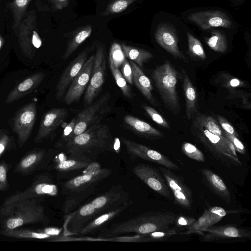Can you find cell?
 <instances>
[{"instance_id": "cell-1", "label": "cell", "mask_w": 251, "mask_h": 251, "mask_svg": "<svg viewBox=\"0 0 251 251\" xmlns=\"http://www.w3.org/2000/svg\"><path fill=\"white\" fill-rule=\"evenodd\" d=\"M176 216L169 211L148 212L113 225L105 233L108 236L127 233L146 234L170 227Z\"/></svg>"}, {"instance_id": "cell-2", "label": "cell", "mask_w": 251, "mask_h": 251, "mask_svg": "<svg viewBox=\"0 0 251 251\" xmlns=\"http://www.w3.org/2000/svg\"><path fill=\"white\" fill-rule=\"evenodd\" d=\"M0 214L5 217L3 229H12L25 225L48 220L45 214L44 207L37 198L3 206Z\"/></svg>"}, {"instance_id": "cell-3", "label": "cell", "mask_w": 251, "mask_h": 251, "mask_svg": "<svg viewBox=\"0 0 251 251\" xmlns=\"http://www.w3.org/2000/svg\"><path fill=\"white\" fill-rule=\"evenodd\" d=\"M110 137L108 127L99 123L66 141L60 148L64 149L68 154H82L94 149L106 147L109 143Z\"/></svg>"}, {"instance_id": "cell-4", "label": "cell", "mask_w": 251, "mask_h": 251, "mask_svg": "<svg viewBox=\"0 0 251 251\" xmlns=\"http://www.w3.org/2000/svg\"><path fill=\"white\" fill-rule=\"evenodd\" d=\"M200 130L199 138L214 156L223 164L228 166H240L236 151L226 137L215 135L197 124Z\"/></svg>"}, {"instance_id": "cell-5", "label": "cell", "mask_w": 251, "mask_h": 251, "mask_svg": "<svg viewBox=\"0 0 251 251\" xmlns=\"http://www.w3.org/2000/svg\"><path fill=\"white\" fill-rule=\"evenodd\" d=\"M152 77L165 104L172 110L176 109L177 73L175 68L166 61L152 72Z\"/></svg>"}, {"instance_id": "cell-6", "label": "cell", "mask_w": 251, "mask_h": 251, "mask_svg": "<svg viewBox=\"0 0 251 251\" xmlns=\"http://www.w3.org/2000/svg\"><path fill=\"white\" fill-rule=\"evenodd\" d=\"M110 96L108 92L105 93L76 115V123L72 132L63 142L56 147L60 148L66 141L81 134L89 127L99 124L110 109L107 105Z\"/></svg>"}, {"instance_id": "cell-7", "label": "cell", "mask_w": 251, "mask_h": 251, "mask_svg": "<svg viewBox=\"0 0 251 251\" xmlns=\"http://www.w3.org/2000/svg\"><path fill=\"white\" fill-rule=\"evenodd\" d=\"M36 16L34 11H30L18 26V41L22 53L32 58L34 49L42 45V40L37 32Z\"/></svg>"}, {"instance_id": "cell-8", "label": "cell", "mask_w": 251, "mask_h": 251, "mask_svg": "<svg viewBox=\"0 0 251 251\" xmlns=\"http://www.w3.org/2000/svg\"><path fill=\"white\" fill-rule=\"evenodd\" d=\"M58 193V187L54 181L49 176H39L26 190L16 192L7 197L3 202V206L13 204L26 199L55 196Z\"/></svg>"}, {"instance_id": "cell-9", "label": "cell", "mask_w": 251, "mask_h": 251, "mask_svg": "<svg viewBox=\"0 0 251 251\" xmlns=\"http://www.w3.org/2000/svg\"><path fill=\"white\" fill-rule=\"evenodd\" d=\"M86 169L83 174L65 182L64 188L71 193L83 190L95 185L111 173L110 169L101 168L100 165L96 162H91Z\"/></svg>"}, {"instance_id": "cell-10", "label": "cell", "mask_w": 251, "mask_h": 251, "mask_svg": "<svg viewBox=\"0 0 251 251\" xmlns=\"http://www.w3.org/2000/svg\"><path fill=\"white\" fill-rule=\"evenodd\" d=\"M105 70L104 50L102 46H99L95 55L90 79L84 96L85 105L91 104L100 91L104 81Z\"/></svg>"}, {"instance_id": "cell-11", "label": "cell", "mask_w": 251, "mask_h": 251, "mask_svg": "<svg viewBox=\"0 0 251 251\" xmlns=\"http://www.w3.org/2000/svg\"><path fill=\"white\" fill-rule=\"evenodd\" d=\"M132 171L155 192L170 200L173 199L164 177L156 168L147 164H139L134 166Z\"/></svg>"}, {"instance_id": "cell-12", "label": "cell", "mask_w": 251, "mask_h": 251, "mask_svg": "<svg viewBox=\"0 0 251 251\" xmlns=\"http://www.w3.org/2000/svg\"><path fill=\"white\" fill-rule=\"evenodd\" d=\"M159 171L172 191L175 202L183 208L191 209L193 203L192 195L184 182L171 169L161 166L159 167Z\"/></svg>"}, {"instance_id": "cell-13", "label": "cell", "mask_w": 251, "mask_h": 251, "mask_svg": "<svg viewBox=\"0 0 251 251\" xmlns=\"http://www.w3.org/2000/svg\"><path fill=\"white\" fill-rule=\"evenodd\" d=\"M36 114L35 102L26 104L17 114L13 122V131L18 136L19 148L28 139L36 120Z\"/></svg>"}, {"instance_id": "cell-14", "label": "cell", "mask_w": 251, "mask_h": 251, "mask_svg": "<svg viewBox=\"0 0 251 251\" xmlns=\"http://www.w3.org/2000/svg\"><path fill=\"white\" fill-rule=\"evenodd\" d=\"M94 58L95 55L90 56L73 80L63 98L66 104H71L78 101L81 98L89 82Z\"/></svg>"}, {"instance_id": "cell-15", "label": "cell", "mask_w": 251, "mask_h": 251, "mask_svg": "<svg viewBox=\"0 0 251 251\" xmlns=\"http://www.w3.org/2000/svg\"><path fill=\"white\" fill-rule=\"evenodd\" d=\"M127 151L130 154L153 162L171 170H180L179 167L167 156L144 145L122 138Z\"/></svg>"}, {"instance_id": "cell-16", "label": "cell", "mask_w": 251, "mask_h": 251, "mask_svg": "<svg viewBox=\"0 0 251 251\" xmlns=\"http://www.w3.org/2000/svg\"><path fill=\"white\" fill-rule=\"evenodd\" d=\"M100 213L91 202L87 203L69 214L63 225L64 236L78 234L80 229Z\"/></svg>"}, {"instance_id": "cell-17", "label": "cell", "mask_w": 251, "mask_h": 251, "mask_svg": "<svg viewBox=\"0 0 251 251\" xmlns=\"http://www.w3.org/2000/svg\"><path fill=\"white\" fill-rule=\"evenodd\" d=\"M129 194L121 185L114 186L107 192L94 199L91 203L100 214L114 209L129 201Z\"/></svg>"}, {"instance_id": "cell-18", "label": "cell", "mask_w": 251, "mask_h": 251, "mask_svg": "<svg viewBox=\"0 0 251 251\" xmlns=\"http://www.w3.org/2000/svg\"><path fill=\"white\" fill-rule=\"evenodd\" d=\"M188 19L203 30L218 27L231 28L233 26L228 16L220 11L194 12L189 15Z\"/></svg>"}, {"instance_id": "cell-19", "label": "cell", "mask_w": 251, "mask_h": 251, "mask_svg": "<svg viewBox=\"0 0 251 251\" xmlns=\"http://www.w3.org/2000/svg\"><path fill=\"white\" fill-rule=\"evenodd\" d=\"M89 49L80 52L64 70L56 87L55 98L61 100L73 80L87 59Z\"/></svg>"}, {"instance_id": "cell-20", "label": "cell", "mask_w": 251, "mask_h": 251, "mask_svg": "<svg viewBox=\"0 0 251 251\" xmlns=\"http://www.w3.org/2000/svg\"><path fill=\"white\" fill-rule=\"evenodd\" d=\"M68 113V109L64 108H53L46 112L42 119L34 142H42L57 129L65 121Z\"/></svg>"}, {"instance_id": "cell-21", "label": "cell", "mask_w": 251, "mask_h": 251, "mask_svg": "<svg viewBox=\"0 0 251 251\" xmlns=\"http://www.w3.org/2000/svg\"><path fill=\"white\" fill-rule=\"evenodd\" d=\"M154 36L157 43L164 49L176 57L184 61L186 60L185 56L178 47L176 30L171 25L161 23L156 29Z\"/></svg>"}, {"instance_id": "cell-22", "label": "cell", "mask_w": 251, "mask_h": 251, "mask_svg": "<svg viewBox=\"0 0 251 251\" xmlns=\"http://www.w3.org/2000/svg\"><path fill=\"white\" fill-rule=\"evenodd\" d=\"M227 213V211L220 206H213L205 210L203 214L187 228L184 234L202 233L206 228L219 222Z\"/></svg>"}, {"instance_id": "cell-23", "label": "cell", "mask_w": 251, "mask_h": 251, "mask_svg": "<svg viewBox=\"0 0 251 251\" xmlns=\"http://www.w3.org/2000/svg\"><path fill=\"white\" fill-rule=\"evenodd\" d=\"M202 232V240L210 241L222 238L250 237L251 232L244 228L232 226H213L204 229Z\"/></svg>"}, {"instance_id": "cell-24", "label": "cell", "mask_w": 251, "mask_h": 251, "mask_svg": "<svg viewBox=\"0 0 251 251\" xmlns=\"http://www.w3.org/2000/svg\"><path fill=\"white\" fill-rule=\"evenodd\" d=\"M45 75L42 72L34 74L17 85L8 95L5 102L10 103L31 93L42 81Z\"/></svg>"}, {"instance_id": "cell-25", "label": "cell", "mask_w": 251, "mask_h": 251, "mask_svg": "<svg viewBox=\"0 0 251 251\" xmlns=\"http://www.w3.org/2000/svg\"><path fill=\"white\" fill-rule=\"evenodd\" d=\"M131 203L132 201L130 200L114 209L102 213V214L93 219L85 225L78 234L84 235L100 229L101 227L105 226L113 219L128 208Z\"/></svg>"}, {"instance_id": "cell-26", "label": "cell", "mask_w": 251, "mask_h": 251, "mask_svg": "<svg viewBox=\"0 0 251 251\" xmlns=\"http://www.w3.org/2000/svg\"><path fill=\"white\" fill-rule=\"evenodd\" d=\"M60 154L57 157L54 169L60 172L72 171L85 169L92 162L90 159L78 154Z\"/></svg>"}, {"instance_id": "cell-27", "label": "cell", "mask_w": 251, "mask_h": 251, "mask_svg": "<svg viewBox=\"0 0 251 251\" xmlns=\"http://www.w3.org/2000/svg\"><path fill=\"white\" fill-rule=\"evenodd\" d=\"M201 172L204 179L212 190L225 202L229 203L231 201V194L221 178L207 169H203Z\"/></svg>"}, {"instance_id": "cell-28", "label": "cell", "mask_w": 251, "mask_h": 251, "mask_svg": "<svg viewBox=\"0 0 251 251\" xmlns=\"http://www.w3.org/2000/svg\"><path fill=\"white\" fill-rule=\"evenodd\" d=\"M133 75V81L143 96L151 103L155 100L152 94L153 87L150 79L142 69L132 61H130Z\"/></svg>"}, {"instance_id": "cell-29", "label": "cell", "mask_w": 251, "mask_h": 251, "mask_svg": "<svg viewBox=\"0 0 251 251\" xmlns=\"http://www.w3.org/2000/svg\"><path fill=\"white\" fill-rule=\"evenodd\" d=\"M96 190V188L94 185L83 190L71 193L63 202V213L66 215L72 213L80 203L92 195Z\"/></svg>"}, {"instance_id": "cell-30", "label": "cell", "mask_w": 251, "mask_h": 251, "mask_svg": "<svg viewBox=\"0 0 251 251\" xmlns=\"http://www.w3.org/2000/svg\"><path fill=\"white\" fill-rule=\"evenodd\" d=\"M125 123L137 133L148 137H161L163 134L149 124L131 115H126Z\"/></svg>"}, {"instance_id": "cell-31", "label": "cell", "mask_w": 251, "mask_h": 251, "mask_svg": "<svg viewBox=\"0 0 251 251\" xmlns=\"http://www.w3.org/2000/svg\"><path fill=\"white\" fill-rule=\"evenodd\" d=\"M125 57L136 63L141 69L143 64L153 57L152 54L145 50L135 48L124 44L121 45Z\"/></svg>"}, {"instance_id": "cell-32", "label": "cell", "mask_w": 251, "mask_h": 251, "mask_svg": "<svg viewBox=\"0 0 251 251\" xmlns=\"http://www.w3.org/2000/svg\"><path fill=\"white\" fill-rule=\"evenodd\" d=\"M183 89L186 99V111L188 118H190L194 112L197 100L196 90L191 81L189 76L183 70Z\"/></svg>"}, {"instance_id": "cell-33", "label": "cell", "mask_w": 251, "mask_h": 251, "mask_svg": "<svg viewBox=\"0 0 251 251\" xmlns=\"http://www.w3.org/2000/svg\"><path fill=\"white\" fill-rule=\"evenodd\" d=\"M0 233L4 236L21 239H50L52 237L42 232L24 229H2L0 231Z\"/></svg>"}, {"instance_id": "cell-34", "label": "cell", "mask_w": 251, "mask_h": 251, "mask_svg": "<svg viewBox=\"0 0 251 251\" xmlns=\"http://www.w3.org/2000/svg\"><path fill=\"white\" fill-rule=\"evenodd\" d=\"M91 32L92 27L89 25L85 26L77 31L69 42L63 54V59H67L90 36Z\"/></svg>"}, {"instance_id": "cell-35", "label": "cell", "mask_w": 251, "mask_h": 251, "mask_svg": "<svg viewBox=\"0 0 251 251\" xmlns=\"http://www.w3.org/2000/svg\"><path fill=\"white\" fill-rule=\"evenodd\" d=\"M32 0H11L8 7L13 16L12 27L17 29L25 16L26 9Z\"/></svg>"}, {"instance_id": "cell-36", "label": "cell", "mask_w": 251, "mask_h": 251, "mask_svg": "<svg viewBox=\"0 0 251 251\" xmlns=\"http://www.w3.org/2000/svg\"><path fill=\"white\" fill-rule=\"evenodd\" d=\"M44 155L45 151L42 150L34 151L28 154L18 164L17 171L23 173L31 171L41 161Z\"/></svg>"}, {"instance_id": "cell-37", "label": "cell", "mask_w": 251, "mask_h": 251, "mask_svg": "<svg viewBox=\"0 0 251 251\" xmlns=\"http://www.w3.org/2000/svg\"><path fill=\"white\" fill-rule=\"evenodd\" d=\"M211 34L205 38L208 46L213 50L218 52H225L227 49V43L225 35L220 31L214 30Z\"/></svg>"}, {"instance_id": "cell-38", "label": "cell", "mask_w": 251, "mask_h": 251, "mask_svg": "<svg viewBox=\"0 0 251 251\" xmlns=\"http://www.w3.org/2000/svg\"><path fill=\"white\" fill-rule=\"evenodd\" d=\"M109 67L111 73L118 87L121 90L123 95L127 98L131 99L133 94L130 87L127 84L125 77L119 69L115 67L111 58L109 56Z\"/></svg>"}, {"instance_id": "cell-39", "label": "cell", "mask_w": 251, "mask_h": 251, "mask_svg": "<svg viewBox=\"0 0 251 251\" xmlns=\"http://www.w3.org/2000/svg\"><path fill=\"white\" fill-rule=\"evenodd\" d=\"M197 124L215 135L224 136V131L221 126L217 122L210 116L199 117L197 119Z\"/></svg>"}, {"instance_id": "cell-40", "label": "cell", "mask_w": 251, "mask_h": 251, "mask_svg": "<svg viewBox=\"0 0 251 251\" xmlns=\"http://www.w3.org/2000/svg\"><path fill=\"white\" fill-rule=\"evenodd\" d=\"M189 51L194 56L205 59L206 54L201 42L192 34L187 32Z\"/></svg>"}, {"instance_id": "cell-41", "label": "cell", "mask_w": 251, "mask_h": 251, "mask_svg": "<svg viewBox=\"0 0 251 251\" xmlns=\"http://www.w3.org/2000/svg\"><path fill=\"white\" fill-rule=\"evenodd\" d=\"M135 0H114L111 2L102 14L103 16L120 13Z\"/></svg>"}, {"instance_id": "cell-42", "label": "cell", "mask_w": 251, "mask_h": 251, "mask_svg": "<svg viewBox=\"0 0 251 251\" xmlns=\"http://www.w3.org/2000/svg\"><path fill=\"white\" fill-rule=\"evenodd\" d=\"M114 66L119 69L126 59L123 50L121 45L114 43L110 49L109 55Z\"/></svg>"}, {"instance_id": "cell-43", "label": "cell", "mask_w": 251, "mask_h": 251, "mask_svg": "<svg viewBox=\"0 0 251 251\" xmlns=\"http://www.w3.org/2000/svg\"><path fill=\"white\" fill-rule=\"evenodd\" d=\"M177 230L174 228H168L144 234L147 242L158 241L165 240L169 237L177 234Z\"/></svg>"}, {"instance_id": "cell-44", "label": "cell", "mask_w": 251, "mask_h": 251, "mask_svg": "<svg viewBox=\"0 0 251 251\" xmlns=\"http://www.w3.org/2000/svg\"><path fill=\"white\" fill-rule=\"evenodd\" d=\"M181 148L184 153L188 157L198 161H205L204 156L202 152L193 144L184 142Z\"/></svg>"}, {"instance_id": "cell-45", "label": "cell", "mask_w": 251, "mask_h": 251, "mask_svg": "<svg viewBox=\"0 0 251 251\" xmlns=\"http://www.w3.org/2000/svg\"><path fill=\"white\" fill-rule=\"evenodd\" d=\"M144 109L152 120L157 124L165 127L169 128V126L166 120L154 108L145 105Z\"/></svg>"}, {"instance_id": "cell-46", "label": "cell", "mask_w": 251, "mask_h": 251, "mask_svg": "<svg viewBox=\"0 0 251 251\" xmlns=\"http://www.w3.org/2000/svg\"><path fill=\"white\" fill-rule=\"evenodd\" d=\"M195 221V218L189 216H176L174 224L178 228L184 229V227L187 228L191 226Z\"/></svg>"}, {"instance_id": "cell-47", "label": "cell", "mask_w": 251, "mask_h": 251, "mask_svg": "<svg viewBox=\"0 0 251 251\" xmlns=\"http://www.w3.org/2000/svg\"><path fill=\"white\" fill-rule=\"evenodd\" d=\"M122 74L126 80L130 84L133 83L132 68L130 63L126 58L121 66Z\"/></svg>"}, {"instance_id": "cell-48", "label": "cell", "mask_w": 251, "mask_h": 251, "mask_svg": "<svg viewBox=\"0 0 251 251\" xmlns=\"http://www.w3.org/2000/svg\"><path fill=\"white\" fill-rule=\"evenodd\" d=\"M224 136L226 137L232 143L236 151H237L238 152L242 154L245 153V147L241 141L238 138V137L234 135L228 133L224 130Z\"/></svg>"}, {"instance_id": "cell-49", "label": "cell", "mask_w": 251, "mask_h": 251, "mask_svg": "<svg viewBox=\"0 0 251 251\" xmlns=\"http://www.w3.org/2000/svg\"><path fill=\"white\" fill-rule=\"evenodd\" d=\"M218 120L221 127L226 132L239 137L238 133L232 125L224 117L218 116Z\"/></svg>"}, {"instance_id": "cell-50", "label": "cell", "mask_w": 251, "mask_h": 251, "mask_svg": "<svg viewBox=\"0 0 251 251\" xmlns=\"http://www.w3.org/2000/svg\"><path fill=\"white\" fill-rule=\"evenodd\" d=\"M7 170L8 168L6 164H0V190L5 189L7 186Z\"/></svg>"}, {"instance_id": "cell-51", "label": "cell", "mask_w": 251, "mask_h": 251, "mask_svg": "<svg viewBox=\"0 0 251 251\" xmlns=\"http://www.w3.org/2000/svg\"><path fill=\"white\" fill-rule=\"evenodd\" d=\"M9 141V137L6 134L0 137V157L5 150Z\"/></svg>"}, {"instance_id": "cell-52", "label": "cell", "mask_w": 251, "mask_h": 251, "mask_svg": "<svg viewBox=\"0 0 251 251\" xmlns=\"http://www.w3.org/2000/svg\"><path fill=\"white\" fill-rule=\"evenodd\" d=\"M53 7L57 10H61L68 6L69 0H49Z\"/></svg>"}, {"instance_id": "cell-53", "label": "cell", "mask_w": 251, "mask_h": 251, "mask_svg": "<svg viewBox=\"0 0 251 251\" xmlns=\"http://www.w3.org/2000/svg\"><path fill=\"white\" fill-rule=\"evenodd\" d=\"M241 84V81L237 78H233L229 81V84L231 87H235L240 86Z\"/></svg>"}, {"instance_id": "cell-54", "label": "cell", "mask_w": 251, "mask_h": 251, "mask_svg": "<svg viewBox=\"0 0 251 251\" xmlns=\"http://www.w3.org/2000/svg\"><path fill=\"white\" fill-rule=\"evenodd\" d=\"M4 40L3 38L0 35V50L4 44Z\"/></svg>"}, {"instance_id": "cell-55", "label": "cell", "mask_w": 251, "mask_h": 251, "mask_svg": "<svg viewBox=\"0 0 251 251\" xmlns=\"http://www.w3.org/2000/svg\"></svg>"}]
</instances>
